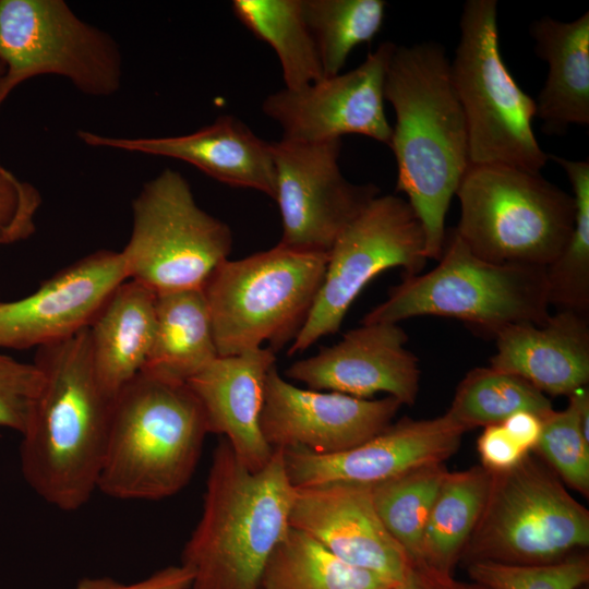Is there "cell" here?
<instances>
[{"label":"cell","mask_w":589,"mask_h":589,"mask_svg":"<svg viewBox=\"0 0 589 589\" xmlns=\"http://www.w3.org/2000/svg\"><path fill=\"white\" fill-rule=\"evenodd\" d=\"M384 98L396 115L389 143L396 191L407 195L422 224L426 259L438 260L450 201L470 166L466 119L445 48L435 41L396 45Z\"/></svg>","instance_id":"obj_1"},{"label":"cell","mask_w":589,"mask_h":589,"mask_svg":"<svg viewBox=\"0 0 589 589\" xmlns=\"http://www.w3.org/2000/svg\"><path fill=\"white\" fill-rule=\"evenodd\" d=\"M41 384L20 446L22 474L49 505L73 512L97 490L115 398L98 383L87 328L37 348Z\"/></svg>","instance_id":"obj_2"},{"label":"cell","mask_w":589,"mask_h":589,"mask_svg":"<svg viewBox=\"0 0 589 589\" xmlns=\"http://www.w3.org/2000/svg\"><path fill=\"white\" fill-rule=\"evenodd\" d=\"M293 497L281 450L251 471L221 437L201 517L181 553L191 589H260L266 562L290 528Z\"/></svg>","instance_id":"obj_3"},{"label":"cell","mask_w":589,"mask_h":589,"mask_svg":"<svg viewBox=\"0 0 589 589\" xmlns=\"http://www.w3.org/2000/svg\"><path fill=\"white\" fill-rule=\"evenodd\" d=\"M208 434L188 384L139 373L117 395L97 490L124 501H158L190 482Z\"/></svg>","instance_id":"obj_4"},{"label":"cell","mask_w":589,"mask_h":589,"mask_svg":"<svg viewBox=\"0 0 589 589\" xmlns=\"http://www.w3.org/2000/svg\"><path fill=\"white\" fill-rule=\"evenodd\" d=\"M437 261L425 274L404 275L361 323H399L434 315L466 322L495 336L512 325L542 324L551 314L546 268L482 260L454 229L446 231Z\"/></svg>","instance_id":"obj_5"},{"label":"cell","mask_w":589,"mask_h":589,"mask_svg":"<svg viewBox=\"0 0 589 589\" xmlns=\"http://www.w3.org/2000/svg\"><path fill=\"white\" fill-rule=\"evenodd\" d=\"M328 253L276 247L223 262L202 290L219 357L293 340L321 288Z\"/></svg>","instance_id":"obj_6"},{"label":"cell","mask_w":589,"mask_h":589,"mask_svg":"<svg viewBox=\"0 0 589 589\" xmlns=\"http://www.w3.org/2000/svg\"><path fill=\"white\" fill-rule=\"evenodd\" d=\"M455 232L478 257L546 268L565 248L574 227L570 194L541 172L507 165H470L456 194Z\"/></svg>","instance_id":"obj_7"},{"label":"cell","mask_w":589,"mask_h":589,"mask_svg":"<svg viewBox=\"0 0 589 589\" xmlns=\"http://www.w3.org/2000/svg\"><path fill=\"white\" fill-rule=\"evenodd\" d=\"M459 28L450 77L466 119L470 165H507L540 172L549 154L532 129L536 101L502 59L497 2L466 1Z\"/></svg>","instance_id":"obj_8"},{"label":"cell","mask_w":589,"mask_h":589,"mask_svg":"<svg viewBox=\"0 0 589 589\" xmlns=\"http://www.w3.org/2000/svg\"><path fill=\"white\" fill-rule=\"evenodd\" d=\"M589 544V512L557 474L527 454L515 467L491 472L480 517L461 554L469 563L557 562Z\"/></svg>","instance_id":"obj_9"},{"label":"cell","mask_w":589,"mask_h":589,"mask_svg":"<svg viewBox=\"0 0 589 589\" xmlns=\"http://www.w3.org/2000/svg\"><path fill=\"white\" fill-rule=\"evenodd\" d=\"M232 232L196 203L189 182L165 169L132 203V231L121 252L128 279L156 294L202 289L232 248Z\"/></svg>","instance_id":"obj_10"},{"label":"cell","mask_w":589,"mask_h":589,"mask_svg":"<svg viewBox=\"0 0 589 589\" xmlns=\"http://www.w3.org/2000/svg\"><path fill=\"white\" fill-rule=\"evenodd\" d=\"M2 97L39 75L68 79L91 96H110L121 84L119 47L82 21L62 0H0Z\"/></svg>","instance_id":"obj_11"},{"label":"cell","mask_w":589,"mask_h":589,"mask_svg":"<svg viewBox=\"0 0 589 589\" xmlns=\"http://www.w3.org/2000/svg\"><path fill=\"white\" fill-rule=\"evenodd\" d=\"M428 259L422 224L407 200L377 195L344 229L328 252L313 306L288 356L335 334L361 290L382 272L420 274Z\"/></svg>","instance_id":"obj_12"},{"label":"cell","mask_w":589,"mask_h":589,"mask_svg":"<svg viewBox=\"0 0 589 589\" xmlns=\"http://www.w3.org/2000/svg\"><path fill=\"white\" fill-rule=\"evenodd\" d=\"M283 236L280 244L328 253L344 229L377 195L375 184H354L339 167L341 140L271 142Z\"/></svg>","instance_id":"obj_13"},{"label":"cell","mask_w":589,"mask_h":589,"mask_svg":"<svg viewBox=\"0 0 589 589\" xmlns=\"http://www.w3.org/2000/svg\"><path fill=\"white\" fill-rule=\"evenodd\" d=\"M395 47L383 41L349 72L269 94L262 110L279 124L285 140L318 143L359 134L389 146L393 128L384 108V83Z\"/></svg>","instance_id":"obj_14"},{"label":"cell","mask_w":589,"mask_h":589,"mask_svg":"<svg viewBox=\"0 0 589 589\" xmlns=\"http://www.w3.org/2000/svg\"><path fill=\"white\" fill-rule=\"evenodd\" d=\"M401 406L390 396L363 399L300 388L274 366L266 378L261 429L273 450L332 455L380 434Z\"/></svg>","instance_id":"obj_15"},{"label":"cell","mask_w":589,"mask_h":589,"mask_svg":"<svg viewBox=\"0 0 589 589\" xmlns=\"http://www.w3.org/2000/svg\"><path fill=\"white\" fill-rule=\"evenodd\" d=\"M127 279L121 252L98 250L62 268L29 296L0 301V348H39L88 328Z\"/></svg>","instance_id":"obj_16"},{"label":"cell","mask_w":589,"mask_h":589,"mask_svg":"<svg viewBox=\"0 0 589 589\" xmlns=\"http://www.w3.org/2000/svg\"><path fill=\"white\" fill-rule=\"evenodd\" d=\"M465 433L446 413L423 420L402 418L348 450L283 454L294 488L335 483L373 486L419 467L444 464L457 452Z\"/></svg>","instance_id":"obj_17"},{"label":"cell","mask_w":589,"mask_h":589,"mask_svg":"<svg viewBox=\"0 0 589 589\" xmlns=\"http://www.w3.org/2000/svg\"><path fill=\"white\" fill-rule=\"evenodd\" d=\"M408 335L398 323H368L347 332L340 341L293 362L285 375L309 389L369 399L386 393L412 405L419 393L418 358L405 346Z\"/></svg>","instance_id":"obj_18"},{"label":"cell","mask_w":589,"mask_h":589,"mask_svg":"<svg viewBox=\"0 0 589 589\" xmlns=\"http://www.w3.org/2000/svg\"><path fill=\"white\" fill-rule=\"evenodd\" d=\"M289 524L346 563L396 582L411 565L410 556L380 519L371 486L335 483L294 488Z\"/></svg>","instance_id":"obj_19"},{"label":"cell","mask_w":589,"mask_h":589,"mask_svg":"<svg viewBox=\"0 0 589 589\" xmlns=\"http://www.w3.org/2000/svg\"><path fill=\"white\" fill-rule=\"evenodd\" d=\"M77 136L92 147L178 159L221 183L275 199L272 145L233 116H220L193 133L178 136L115 137L83 130Z\"/></svg>","instance_id":"obj_20"},{"label":"cell","mask_w":589,"mask_h":589,"mask_svg":"<svg viewBox=\"0 0 589 589\" xmlns=\"http://www.w3.org/2000/svg\"><path fill=\"white\" fill-rule=\"evenodd\" d=\"M275 362L268 347L218 357L187 383L202 405L208 433L221 435L251 471L265 467L274 454L262 433L261 416Z\"/></svg>","instance_id":"obj_21"},{"label":"cell","mask_w":589,"mask_h":589,"mask_svg":"<svg viewBox=\"0 0 589 589\" xmlns=\"http://www.w3.org/2000/svg\"><path fill=\"white\" fill-rule=\"evenodd\" d=\"M491 366L544 395L570 396L589 381V314L560 310L542 324H517L495 336Z\"/></svg>","instance_id":"obj_22"},{"label":"cell","mask_w":589,"mask_h":589,"mask_svg":"<svg viewBox=\"0 0 589 589\" xmlns=\"http://www.w3.org/2000/svg\"><path fill=\"white\" fill-rule=\"evenodd\" d=\"M156 298L151 289L127 279L87 328L95 376L115 399L147 361L155 335Z\"/></svg>","instance_id":"obj_23"},{"label":"cell","mask_w":589,"mask_h":589,"mask_svg":"<svg viewBox=\"0 0 589 589\" xmlns=\"http://www.w3.org/2000/svg\"><path fill=\"white\" fill-rule=\"evenodd\" d=\"M530 34L548 76L536 101V117L548 133L589 124V12L570 22L543 16Z\"/></svg>","instance_id":"obj_24"},{"label":"cell","mask_w":589,"mask_h":589,"mask_svg":"<svg viewBox=\"0 0 589 589\" xmlns=\"http://www.w3.org/2000/svg\"><path fill=\"white\" fill-rule=\"evenodd\" d=\"M218 357L203 290L157 294L155 335L142 372L187 384Z\"/></svg>","instance_id":"obj_25"},{"label":"cell","mask_w":589,"mask_h":589,"mask_svg":"<svg viewBox=\"0 0 589 589\" xmlns=\"http://www.w3.org/2000/svg\"><path fill=\"white\" fill-rule=\"evenodd\" d=\"M398 584L346 563L290 527L266 562L260 589H394Z\"/></svg>","instance_id":"obj_26"},{"label":"cell","mask_w":589,"mask_h":589,"mask_svg":"<svg viewBox=\"0 0 589 589\" xmlns=\"http://www.w3.org/2000/svg\"><path fill=\"white\" fill-rule=\"evenodd\" d=\"M491 472L482 466L446 474L432 505L418 560L452 573L482 512Z\"/></svg>","instance_id":"obj_27"},{"label":"cell","mask_w":589,"mask_h":589,"mask_svg":"<svg viewBox=\"0 0 589 589\" xmlns=\"http://www.w3.org/2000/svg\"><path fill=\"white\" fill-rule=\"evenodd\" d=\"M236 17L276 52L287 89H300L324 77L317 48L301 0H233Z\"/></svg>","instance_id":"obj_28"},{"label":"cell","mask_w":589,"mask_h":589,"mask_svg":"<svg viewBox=\"0 0 589 589\" xmlns=\"http://www.w3.org/2000/svg\"><path fill=\"white\" fill-rule=\"evenodd\" d=\"M553 410L549 397L530 383L490 365L466 374L445 413L467 432L500 424L517 411H530L543 420Z\"/></svg>","instance_id":"obj_29"},{"label":"cell","mask_w":589,"mask_h":589,"mask_svg":"<svg viewBox=\"0 0 589 589\" xmlns=\"http://www.w3.org/2000/svg\"><path fill=\"white\" fill-rule=\"evenodd\" d=\"M573 189L574 227L557 259L546 267L550 306L589 314V161L549 154Z\"/></svg>","instance_id":"obj_30"},{"label":"cell","mask_w":589,"mask_h":589,"mask_svg":"<svg viewBox=\"0 0 589 589\" xmlns=\"http://www.w3.org/2000/svg\"><path fill=\"white\" fill-rule=\"evenodd\" d=\"M324 76L339 74L352 49L380 32L384 0H301Z\"/></svg>","instance_id":"obj_31"},{"label":"cell","mask_w":589,"mask_h":589,"mask_svg":"<svg viewBox=\"0 0 589 589\" xmlns=\"http://www.w3.org/2000/svg\"><path fill=\"white\" fill-rule=\"evenodd\" d=\"M447 473L444 464H433L371 486L380 519L411 560L419 557L432 505Z\"/></svg>","instance_id":"obj_32"},{"label":"cell","mask_w":589,"mask_h":589,"mask_svg":"<svg viewBox=\"0 0 589 589\" xmlns=\"http://www.w3.org/2000/svg\"><path fill=\"white\" fill-rule=\"evenodd\" d=\"M564 410H553L542 420L537 444L554 472L581 494H589V440L585 437L574 395Z\"/></svg>","instance_id":"obj_33"},{"label":"cell","mask_w":589,"mask_h":589,"mask_svg":"<svg viewBox=\"0 0 589 589\" xmlns=\"http://www.w3.org/2000/svg\"><path fill=\"white\" fill-rule=\"evenodd\" d=\"M468 573L488 589H578L589 579V564L578 556L538 565L476 561Z\"/></svg>","instance_id":"obj_34"},{"label":"cell","mask_w":589,"mask_h":589,"mask_svg":"<svg viewBox=\"0 0 589 589\" xmlns=\"http://www.w3.org/2000/svg\"><path fill=\"white\" fill-rule=\"evenodd\" d=\"M41 384L37 365L0 354V426L23 433Z\"/></svg>","instance_id":"obj_35"},{"label":"cell","mask_w":589,"mask_h":589,"mask_svg":"<svg viewBox=\"0 0 589 589\" xmlns=\"http://www.w3.org/2000/svg\"><path fill=\"white\" fill-rule=\"evenodd\" d=\"M39 191L0 165V247L28 239L36 229Z\"/></svg>","instance_id":"obj_36"},{"label":"cell","mask_w":589,"mask_h":589,"mask_svg":"<svg viewBox=\"0 0 589 589\" xmlns=\"http://www.w3.org/2000/svg\"><path fill=\"white\" fill-rule=\"evenodd\" d=\"M190 573L181 565H169L136 581L123 582L108 576L85 577L72 589H191Z\"/></svg>","instance_id":"obj_37"},{"label":"cell","mask_w":589,"mask_h":589,"mask_svg":"<svg viewBox=\"0 0 589 589\" xmlns=\"http://www.w3.org/2000/svg\"><path fill=\"white\" fill-rule=\"evenodd\" d=\"M477 447L482 467L490 472L506 471L529 454L508 435L501 423L484 426Z\"/></svg>","instance_id":"obj_38"},{"label":"cell","mask_w":589,"mask_h":589,"mask_svg":"<svg viewBox=\"0 0 589 589\" xmlns=\"http://www.w3.org/2000/svg\"><path fill=\"white\" fill-rule=\"evenodd\" d=\"M394 589H488L471 581L455 578L452 573L438 570L420 560H412L405 578Z\"/></svg>","instance_id":"obj_39"},{"label":"cell","mask_w":589,"mask_h":589,"mask_svg":"<svg viewBox=\"0 0 589 589\" xmlns=\"http://www.w3.org/2000/svg\"><path fill=\"white\" fill-rule=\"evenodd\" d=\"M508 435L527 453L536 449L542 419L530 411H517L501 423Z\"/></svg>","instance_id":"obj_40"},{"label":"cell","mask_w":589,"mask_h":589,"mask_svg":"<svg viewBox=\"0 0 589 589\" xmlns=\"http://www.w3.org/2000/svg\"><path fill=\"white\" fill-rule=\"evenodd\" d=\"M4 74H5V67L2 63V61L0 60V106L4 101V99L2 97V84H3Z\"/></svg>","instance_id":"obj_41"}]
</instances>
